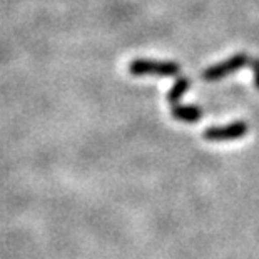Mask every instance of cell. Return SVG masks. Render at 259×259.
<instances>
[{
	"label": "cell",
	"mask_w": 259,
	"mask_h": 259,
	"mask_svg": "<svg viewBox=\"0 0 259 259\" xmlns=\"http://www.w3.org/2000/svg\"><path fill=\"white\" fill-rule=\"evenodd\" d=\"M179 64L178 62H162V60H147V59H137L132 60L129 65V72L132 75H161L170 77L179 74Z\"/></svg>",
	"instance_id": "6da1fadb"
},
{
	"label": "cell",
	"mask_w": 259,
	"mask_h": 259,
	"mask_svg": "<svg viewBox=\"0 0 259 259\" xmlns=\"http://www.w3.org/2000/svg\"><path fill=\"white\" fill-rule=\"evenodd\" d=\"M249 60H251V57L247 56V54H244V52L236 54V56H233L228 60H224V62L218 64V65H212V67H209L207 70H204L202 79L207 80V82L221 80L223 77L236 72V70L242 69L244 65H249Z\"/></svg>",
	"instance_id": "7a4b0ae2"
},
{
	"label": "cell",
	"mask_w": 259,
	"mask_h": 259,
	"mask_svg": "<svg viewBox=\"0 0 259 259\" xmlns=\"http://www.w3.org/2000/svg\"><path fill=\"white\" fill-rule=\"evenodd\" d=\"M247 132V124L242 122V120H236V122H231L228 125H223V127H209L204 131L202 137L206 141H233V139H239Z\"/></svg>",
	"instance_id": "3957f363"
},
{
	"label": "cell",
	"mask_w": 259,
	"mask_h": 259,
	"mask_svg": "<svg viewBox=\"0 0 259 259\" xmlns=\"http://www.w3.org/2000/svg\"><path fill=\"white\" fill-rule=\"evenodd\" d=\"M172 117L183 120V122H197L202 117V109L196 106H179V104H174Z\"/></svg>",
	"instance_id": "277c9868"
},
{
	"label": "cell",
	"mask_w": 259,
	"mask_h": 259,
	"mask_svg": "<svg viewBox=\"0 0 259 259\" xmlns=\"http://www.w3.org/2000/svg\"><path fill=\"white\" fill-rule=\"evenodd\" d=\"M189 79H186V77H179L178 80H176V84L172 85V89L169 91L167 94V101L169 104H178L179 102V99L184 96V94L187 92V89H189Z\"/></svg>",
	"instance_id": "5b68a950"
},
{
	"label": "cell",
	"mask_w": 259,
	"mask_h": 259,
	"mask_svg": "<svg viewBox=\"0 0 259 259\" xmlns=\"http://www.w3.org/2000/svg\"><path fill=\"white\" fill-rule=\"evenodd\" d=\"M249 65H251L252 72H254V85H256V89L259 91V59H252L251 57Z\"/></svg>",
	"instance_id": "8992f818"
}]
</instances>
